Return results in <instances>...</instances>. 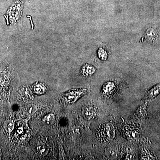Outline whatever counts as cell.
Segmentation results:
<instances>
[{"label":"cell","mask_w":160,"mask_h":160,"mask_svg":"<svg viewBox=\"0 0 160 160\" xmlns=\"http://www.w3.org/2000/svg\"><path fill=\"white\" fill-rule=\"evenodd\" d=\"M14 122L11 120H7L4 124V128L7 132L11 133L14 130Z\"/></svg>","instance_id":"obj_9"},{"label":"cell","mask_w":160,"mask_h":160,"mask_svg":"<svg viewBox=\"0 0 160 160\" xmlns=\"http://www.w3.org/2000/svg\"><path fill=\"white\" fill-rule=\"evenodd\" d=\"M146 105H142L138 108L137 111V115L139 116H143L146 114Z\"/></svg>","instance_id":"obj_14"},{"label":"cell","mask_w":160,"mask_h":160,"mask_svg":"<svg viewBox=\"0 0 160 160\" xmlns=\"http://www.w3.org/2000/svg\"><path fill=\"white\" fill-rule=\"evenodd\" d=\"M82 73L84 76L88 77L94 74L96 72L95 68L91 65L85 64L81 69Z\"/></svg>","instance_id":"obj_5"},{"label":"cell","mask_w":160,"mask_h":160,"mask_svg":"<svg viewBox=\"0 0 160 160\" xmlns=\"http://www.w3.org/2000/svg\"><path fill=\"white\" fill-rule=\"evenodd\" d=\"M87 90L86 88H75L69 90L65 94V99L68 104L75 103L81 97L86 94Z\"/></svg>","instance_id":"obj_1"},{"label":"cell","mask_w":160,"mask_h":160,"mask_svg":"<svg viewBox=\"0 0 160 160\" xmlns=\"http://www.w3.org/2000/svg\"><path fill=\"white\" fill-rule=\"evenodd\" d=\"M104 133L107 136V140H111L115 135V130L111 123H108L104 127Z\"/></svg>","instance_id":"obj_4"},{"label":"cell","mask_w":160,"mask_h":160,"mask_svg":"<svg viewBox=\"0 0 160 160\" xmlns=\"http://www.w3.org/2000/svg\"><path fill=\"white\" fill-rule=\"evenodd\" d=\"M160 94V83L154 85L147 92L146 99L152 100Z\"/></svg>","instance_id":"obj_2"},{"label":"cell","mask_w":160,"mask_h":160,"mask_svg":"<svg viewBox=\"0 0 160 160\" xmlns=\"http://www.w3.org/2000/svg\"><path fill=\"white\" fill-rule=\"evenodd\" d=\"M157 34L154 29L151 28L148 29L145 34V37L147 40L150 42H153L157 39Z\"/></svg>","instance_id":"obj_6"},{"label":"cell","mask_w":160,"mask_h":160,"mask_svg":"<svg viewBox=\"0 0 160 160\" xmlns=\"http://www.w3.org/2000/svg\"><path fill=\"white\" fill-rule=\"evenodd\" d=\"M85 117L88 120L94 119L97 116L95 109H94L93 107H88L85 109L84 111Z\"/></svg>","instance_id":"obj_7"},{"label":"cell","mask_w":160,"mask_h":160,"mask_svg":"<svg viewBox=\"0 0 160 160\" xmlns=\"http://www.w3.org/2000/svg\"><path fill=\"white\" fill-rule=\"evenodd\" d=\"M98 56L99 59L102 61H105L107 60L108 57V54L107 52L102 48H100L98 51Z\"/></svg>","instance_id":"obj_11"},{"label":"cell","mask_w":160,"mask_h":160,"mask_svg":"<svg viewBox=\"0 0 160 160\" xmlns=\"http://www.w3.org/2000/svg\"><path fill=\"white\" fill-rule=\"evenodd\" d=\"M115 88V85L114 82H106L102 86V94L104 95H110L114 92Z\"/></svg>","instance_id":"obj_3"},{"label":"cell","mask_w":160,"mask_h":160,"mask_svg":"<svg viewBox=\"0 0 160 160\" xmlns=\"http://www.w3.org/2000/svg\"><path fill=\"white\" fill-rule=\"evenodd\" d=\"M37 109V106L33 104H28L24 108L25 111L29 115L33 114L36 111Z\"/></svg>","instance_id":"obj_10"},{"label":"cell","mask_w":160,"mask_h":160,"mask_svg":"<svg viewBox=\"0 0 160 160\" xmlns=\"http://www.w3.org/2000/svg\"><path fill=\"white\" fill-rule=\"evenodd\" d=\"M37 150L38 152L42 155H46L48 152L47 147L43 144H39L37 146Z\"/></svg>","instance_id":"obj_12"},{"label":"cell","mask_w":160,"mask_h":160,"mask_svg":"<svg viewBox=\"0 0 160 160\" xmlns=\"http://www.w3.org/2000/svg\"><path fill=\"white\" fill-rule=\"evenodd\" d=\"M55 120V116L53 114H50L47 115L43 118V121L47 125L52 124Z\"/></svg>","instance_id":"obj_8"},{"label":"cell","mask_w":160,"mask_h":160,"mask_svg":"<svg viewBox=\"0 0 160 160\" xmlns=\"http://www.w3.org/2000/svg\"><path fill=\"white\" fill-rule=\"evenodd\" d=\"M34 90L37 94H42L46 92V88L40 84H38L34 87Z\"/></svg>","instance_id":"obj_13"}]
</instances>
